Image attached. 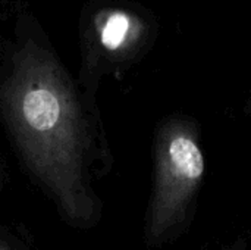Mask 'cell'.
Listing matches in <instances>:
<instances>
[{"instance_id":"4","label":"cell","mask_w":251,"mask_h":250,"mask_svg":"<svg viewBox=\"0 0 251 250\" xmlns=\"http://www.w3.org/2000/svg\"><path fill=\"white\" fill-rule=\"evenodd\" d=\"M0 250H15L10 245H7V242H1V246H0Z\"/></svg>"},{"instance_id":"3","label":"cell","mask_w":251,"mask_h":250,"mask_svg":"<svg viewBox=\"0 0 251 250\" xmlns=\"http://www.w3.org/2000/svg\"><path fill=\"white\" fill-rule=\"evenodd\" d=\"M97 34L101 49L116 57L128 55L141 37V24L126 10H104L97 18Z\"/></svg>"},{"instance_id":"2","label":"cell","mask_w":251,"mask_h":250,"mask_svg":"<svg viewBox=\"0 0 251 250\" xmlns=\"http://www.w3.org/2000/svg\"><path fill=\"white\" fill-rule=\"evenodd\" d=\"M206 164L194 119L171 115L156 128L153 187L146 214V242L159 246L185 227L199 196Z\"/></svg>"},{"instance_id":"6","label":"cell","mask_w":251,"mask_h":250,"mask_svg":"<svg viewBox=\"0 0 251 250\" xmlns=\"http://www.w3.org/2000/svg\"><path fill=\"white\" fill-rule=\"evenodd\" d=\"M250 115H251V113H250Z\"/></svg>"},{"instance_id":"1","label":"cell","mask_w":251,"mask_h":250,"mask_svg":"<svg viewBox=\"0 0 251 250\" xmlns=\"http://www.w3.org/2000/svg\"><path fill=\"white\" fill-rule=\"evenodd\" d=\"M0 108L13 149L60 217L74 227H93L101 206L93 174L96 164H106V143L51 53L32 43L15 53Z\"/></svg>"},{"instance_id":"5","label":"cell","mask_w":251,"mask_h":250,"mask_svg":"<svg viewBox=\"0 0 251 250\" xmlns=\"http://www.w3.org/2000/svg\"><path fill=\"white\" fill-rule=\"evenodd\" d=\"M231 250H243V249H240V248H235V249H231Z\"/></svg>"}]
</instances>
